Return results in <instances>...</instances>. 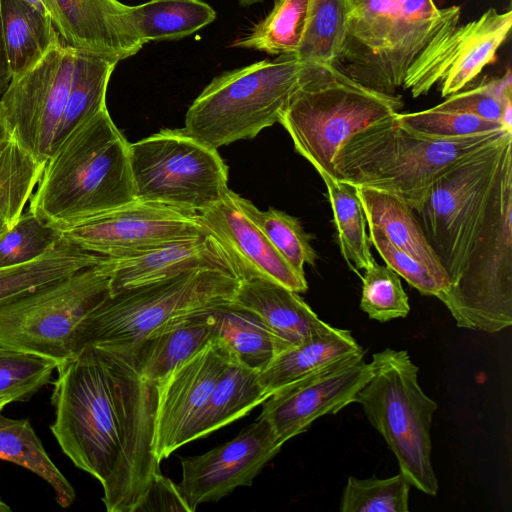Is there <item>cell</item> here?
Listing matches in <instances>:
<instances>
[{
    "instance_id": "21",
    "label": "cell",
    "mask_w": 512,
    "mask_h": 512,
    "mask_svg": "<svg viewBox=\"0 0 512 512\" xmlns=\"http://www.w3.org/2000/svg\"><path fill=\"white\" fill-rule=\"evenodd\" d=\"M298 294L274 281L254 276L240 280L232 302L255 314L284 351L328 326Z\"/></svg>"
},
{
    "instance_id": "45",
    "label": "cell",
    "mask_w": 512,
    "mask_h": 512,
    "mask_svg": "<svg viewBox=\"0 0 512 512\" xmlns=\"http://www.w3.org/2000/svg\"><path fill=\"white\" fill-rule=\"evenodd\" d=\"M186 511L191 512L179 488L159 474L137 511Z\"/></svg>"
},
{
    "instance_id": "28",
    "label": "cell",
    "mask_w": 512,
    "mask_h": 512,
    "mask_svg": "<svg viewBox=\"0 0 512 512\" xmlns=\"http://www.w3.org/2000/svg\"><path fill=\"white\" fill-rule=\"evenodd\" d=\"M12 78L34 66L59 38L49 16L23 0H0Z\"/></svg>"
},
{
    "instance_id": "39",
    "label": "cell",
    "mask_w": 512,
    "mask_h": 512,
    "mask_svg": "<svg viewBox=\"0 0 512 512\" xmlns=\"http://www.w3.org/2000/svg\"><path fill=\"white\" fill-rule=\"evenodd\" d=\"M436 110L473 114L501 123L512 131V75L508 67L500 78L482 82L465 91L447 97L433 107Z\"/></svg>"
},
{
    "instance_id": "30",
    "label": "cell",
    "mask_w": 512,
    "mask_h": 512,
    "mask_svg": "<svg viewBox=\"0 0 512 512\" xmlns=\"http://www.w3.org/2000/svg\"><path fill=\"white\" fill-rule=\"evenodd\" d=\"M117 63L108 58L75 51L70 90L55 148L81 124L107 107L108 83Z\"/></svg>"
},
{
    "instance_id": "25",
    "label": "cell",
    "mask_w": 512,
    "mask_h": 512,
    "mask_svg": "<svg viewBox=\"0 0 512 512\" xmlns=\"http://www.w3.org/2000/svg\"><path fill=\"white\" fill-rule=\"evenodd\" d=\"M355 187L367 224L377 227L394 246L420 260L449 286L447 274L410 206L390 192Z\"/></svg>"
},
{
    "instance_id": "35",
    "label": "cell",
    "mask_w": 512,
    "mask_h": 512,
    "mask_svg": "<svg viewBox=\"0 0 512 512\" xmlns=\"http://www.w3.org/2000/svg\"><path fill=\"white\" fill-rule=\"evenodd\" d=\"M308 0H275L270 13L232 46L279 56L295 54L304 32Z\"/></svg>"
},
{
    "instance_id": "1",
    "label": "cell",
    "mask_w": 512,
    "mask_h": 512,
    "mask_svg": "<svg viewBox=\"0 0 512 512\" xmlns=\"http://www.w3.org/2000/svg\"><path fill=\"white\" fill-rule=\"evenodd\" d=\"M129 145L107 107L99 111L47 159L29 210L65 230L135 200Z\"/></svg>"
},
{
    "instance_id": "34",
    "label": "cell",
    "mask_w": 512,
    "mask_h": 512,
    "mask_svg": "<svg viewBox=\"0 0 512 512\" xmlns=\"http://www.w3.org/2000/svg\"><path fill=\"white\" fill-rule=\"evenodd\" d=\"M328 192L342 256L350 267L366 269L375 263L366 232V217L355 186L321 176Z\"/></svg>"
},
{
    "instance_id": "24",
    "label": "cell",
    "mask_w": 512,
    "mask_h": 512,
    "mask_svg": "<svg viewBox=\"0 0 512 512\" xmlns=\"http://www.w3.org/2000/svg\"><path fill=\"white\" fill-rule=\"evenodd\" d=\"M363 352L366 351L349 330L328 324L317 334L280 352L259 373V380L270 396L288 384Z\"/></svg>"
},
{
    "instance_id": "8",
    "label": "cell",
    "mask_w": 512,
    "mask_h": 512,
    "mask_svg": "<svg viewBox=\"0 0 512 512\" xmlns=\"http://www.w3.org/2000/svg\"><path fill=\"white\" fill-rule=\"evenodd\" d=\"M512 132L455 162L413 211L439 258L449 286L459 279L478 238Z\"/></svg>"
},
{
    "instance_id": "6",
    "label": "cell",
    "mask_w": 512,
    "mask_h": 512,
    "mask_svg": "<svg viewBox=\"0 0 512 512\" xmlns=\"http://www.w3.org/2000/svg\"><path fill=\"white\" fill-rule=\"evenodd\" d=\"M371 364L372 375L355 402L386 441L410 485L435 496L430 428L437 404L421 389L419 368L406 351L386 348L373 354Z\"/></svg>"
},
{
    "instance_id": "32",
    "label": "cell",
    "mask_w": 512,
    "mask_h": 512,
    "mask_svg": "<svg viewBox=\"0 0 512 512\" xmlns=\"http://www.w3.org/2000/svg\"><path fill=\"white\" fill-rule=\"evenodd\" d=\"M132 9L145 44L183 39L211 24L217 16L202 0H149Z\"/></svg>"
},
{
    "instance_id": "44",
    "label": "cell",
    "mask_w": 512,
    "mask_h": 512,
    "mask_svg": "<svg viewBox=\"0 0 512 512\" xmlns=\"http://www.w3.org/2000/svg\"><path fill=\"white\" fill-rule=\"evenodd\" d=\"M370 243L391 269L404 278L422 295L439 298L448 283L433 273L424 263L394 246L375 226L368 225Z\"/></svg>"
},
{
    "instance_id": "2",
    "label": "cell",
    "mask_w": 512,
    "mask_h": 512,
    "mask_svg": "<svg viewBox=\"0 0 512 512\" xmlns=\"http://www.w3.org/2000/svg\"><path fill=\"white\" fill-rule=\"evenodd\" d=\"M393 115L354 134L335 160L336 179L390 192L415 211L435 179L455 162L499 139L507 130L434 140L418 136Z\"/></svg>"
},
{
    "instance_id": "37",
    "label": "cell",
    "mask_w": 512,
    "mask_h": 512,
    "mask_svg": "<svg viewBox=\"0 0 512 512\" xmlns=\"http://www.w3.org/2000/svg\"><path fill=\"white\" fill-rule=\"evenodd\" d=\"M244 207L283 258L298 273L305 275L304 265L313 266L317 255L311 245L313 237L303 229L300 221L273 207L259 210L245 198Z\"/></svg>"
},
{
    "instance_id": "43",
    "label": "cell",
    "mask_w": 512,
    "mask_h": 512,
    "mask_svg": "<svg viewBox=\"0 0 512 512\" xmlns=\"http://www.w3.org/2000/svg\"><path fill=\"white\" fill-rule=\"evenodd\" d=\"M59 362L0 346V395L26 401L51 379Z\"/></svg>"
},
{
    "instance_id": "23",
    "label": "cell",
    "mask_w": 512,
    "mask_h": 512,
    "mask_svg": "<svg viewBox=\"0 0 512 512\" xmlns=\"http://www.w3.org/2000/svg\"><path fill=\"white\" fill-rule=\"evenodd\" d=\"M213 309L171 322L134 347L129 353L134 356L141 373L157 383L210 344L214 340Z\"/></svg>"
},
{
    "instance_id": "42",
    "label": "cell",
    "mask_w": 512,
    "mask_h": 512,
    "mask_svg": "<svg viewBox=\"0 0 512 512\" xmlns=\"http://www.w3.org/2000/svg\"><path fill=\"white\" fill-rule=\"evenodd\" d=\"M61 239V230L45 224L28 209L0 236V268L32 261Z\"/></svg>"
},
{
    "instance_id": "19",
    "label": "cell",
    "mask_w": 512,
    "mask_h": 512,
    "mask_svg": "<svg viewBox=\"0 0 512 512\" xmlns=\"http://www.w3.org/2000/svg\"><path fill=\"white\" fill-rule=\"evenodd\" d=\"M460 15L459 6L438 8L433 0H394L392 24L369 89L396 94L417 59L458 26Z\"/></svg>"
},
{
    "instance_id": "31",
    "label": "cell",
    "mask_w": 512,
    "mask_h": 512,
    "mask_svg": "<svg viewBox=\"0 0 512 512\" xmlns=\"http://www.w3.org/2000/svg\"><path fill=\"white\" fill-rule=\"evenodd\" d=\"M0 459L25 467L45 480L61 507L73 504V486L50 459L28 419L8 418L0 411Z\"/></svg>"
},
{
    "instance_id": "52",
    "label": "cell",
    "mask_w": 512,
    "mask_h": 512,
    "mask_svg": "<svg viewBox=\"0 0 512 512\" xmlns=\"http://www.w3.org/2000/svg\"><path fill=\"white\" fill-rule=\"evenodd\" d=\"M6 130L4 129V127L0 124V139L6 135Z\"/></svg>"
},
{
    "instance_id": "7",
    "label": "cell",
    "mask_w": 512,
    "mask_h": 512,
    "mask_svg": "<svg viewBox=\"0 0 512 512\" xmlns=\"http://www.w3.org/2000/svg\"><path fill=\"white\" fill-rule=\"evenodd\" d=\"M438 299L460 328L496 333L512 324V145L463 271Z\"/></svg>"
},
{
    "instance_id": "15",
    "label": "cell",
    "mask_w": 512,
    "mask_h": 512,
    "mask_svg": "<svg viewBox=\"0 0 512 512\" xmlns=\"http://www.w3.org/2000/svg\"><path fill=\"white\" fill-rule=\"evenodd\" d=\"M271 426L262 417L233 439L208 452L181 459L178 488L191 512L206 502H216L241 486H250L280 451Z\"/></svg>"
},
{
    "instance_id": "50",
    "label": "cell",
    "mask_w": 512,
    "mask_h": 512,
    "mask_svg": "<svg viewBox=\"0 0 512 512\" xmlns=\"http://www.w3.org/2000/svg\"><path fill=\"white\" fill-rule=\"evenodd\" d=\"M265 0H237L240 6L249 7L251 5L264 2ZM275 1V0H274Z\"/></svg>"
},
{
    "instance_id": "16",
    "label": "cell",
    "mask_w": 512,
    "mask_h": 512,
    "mask_svg": "<svg viewBox=\"0 0 512 512\" xmlns=\"http://www.w3.org/2000/svg\"><path fill=\"white\" fill-rule=\"evenodd\" d=\"M231 358L216 339L156 383L154 451L161 462L190 442L191 431Z\"/></svg>"
},
{
    "instance_id": "3",
    "label": "cell",
    "mask_w": 512,
    "mask_h": 512,
    "mask_svg": "<svg viewBox=\"0 0 512 512\" xmlns=\"http://www.w3.org/2000/svg\"><path fill=\"white\" fill-rule=\"evenodd\" d=\"M240 280L203 268L108 294L79 324L73 355L87 344L130 352L171 322L231 303Z\"/></svg>"
},
{
    "instance_id": "36",
    "label": "cell",
    "mask_w": 512,
    "mask_h": 512,
    "mask_svg": "<svg viewBox=\"0 0 512 512\" xmlns=\"http://www.w3.org/2000/svg\"><path fill=\"white\" fill-rule=\"evenodd\" d=\"M44 164L8 133L0 139V213L10 226L30 201Z\"/></svg>"
},
{
    "instance_id": "4",
    "label": "cell",
    "mask_w": 512,
    "mask_h": 512,
    "mask_svg": "<svg viewBox=\"0 0 512 512\" xmlns=\"http://www.w3.org/2000/svg\"><path fill=\"white\" fill-rule=\"evenodd\" d=\"M402 107L399 95L371 90L336 66L306 64L303 80L278 123L320 176L336 179L335 160L350 137L400 113Z\"/></svg>"
},
{
    "instance_id": "49",
    "label": "cell",
    "mask_w": 512,
    "mask_h": 512,
    "mask_svg": "<svg viewBox=\"0 0 512 512\" xmlns=\"http://www.w3.org/2000/svg\"><path fill=\"white\" fill-rule=\"evenodd\" d=\"M10 227L11 226L7 219L0 213V236Z\"/></svg>"
},
{
    "instance_id": "38",
    "label": "cell",
    "mask_w": 512,
    "mask_h": 512,
    "mask_svg": "<svg viewBox=\"0 0 512 512\" xmlns=\"http://www.w3.org/2000/svg\"><path fill=\"white\" fill-rule=\"evenodd\" d=\"M410 483L402 473L389 478L350 476L343 489L341 512H407Z\"/></svg>"
},
{
    "instance_id": "9",
    "label": "cell",
    "mask_w": 512,
    "mask_h": 512,
    "mask_svg": "<svg viewBox=\"0 0 512 512\" xmlns=\"http://www.w3.org/2000/svg\"><path fill=\"white\" fill-rule=\"evenodd\" d=\"M113 260L0 302V346L53 359L73 356L76 330L109 294Z\"/></svg>"
},
{
    "instance_id": "51",
    "label": "cell",
    "mask_w": 512,
    "mask_h": 512,
    "mask_svg": "<svg viewBox=\"0 0 512 512\" xmlns=\"http://www.w3.org/2000/svg\"><path fill=\"white\" fill-rule=\"evenodd\" d=\"M11 511L10 506L0 498V512Z\"/></svg>"
},
{
    "instance_id": "20",
    "label": "cell",
    "mask_w": 512,
    "mask_h": 512,
    "mask_svg": "<svg viewBox=\"0 0 512 512\" xmlns=\"http://www.w3.org/2000/svg\"><path fill=\"white\" fill-rule=\"evenodd\" d=\"M112 260L109 294L195 269L215 268L238 275L229 255L210 234L177 239L141 254Z\"/></svg>"
},
{
    "instance_id": "47",
    "label": "cell",
    "mask_w": 512,
    "mask_h": 512,
    "mask_svg": "<svg viewBox=\"0 0 512 512\" xmlns=\"http://www.w3.org/2000/svg\"><path fill=\"white\" fill-rule=\"evenodd\" d=\"M23 1L26 2L27 4H29L30 6L34 7L38 11H40L42 14L48 16V13H47V10H46L43 0H23Z\"/></svg>"
},
{
    "instance_id": "41",
    "label": "cell",
    "mask_w": 512,
    "mask_h": 512,
    "mask_svg": "<svg viewBox=\"0 0 512 512\" xmlns=\"http://www.w3.org/2000/svg\"><path fill=\"white\" fill-rule=\"evenodd\" d=\"M360 308L372 320L387 322L410 312L409 300L399 275L376 261L362 277Z\"/></svg>"
},
{
    "instance_id": "10",
    "label": "cell",
    "mask_w": 512,
    "mask_h": 512,
    "mask_svg": "<svg viewBox=\"0 0 512 512\" xmlns=\"http://www.w3.org/2000/svg\"><path fill=\"white\" fill-rule=\"evenodd\" d=\"M137 200L197 213L229 189L228 167L183 129H163L129 145Z\"/></svg>"
},
{
    "instance_id": "13",
    "label": "cell",
    "mask_w": 512,
    "mask_h": 512,
    "mask_svg": "<svg viewBox=\"0 0 512 512\" xmlns=\"http://www.w3.org/2000/svg\"><path fill=\"white\" fill-rule=\"evenodd\" d=\"M512 27V11L490 8L476 20L457 26L434 42L407 72L402 88L412 97L426 95L441 82V96L462 91L497 60Z\"/></svg>"
},
{
    "instance_id": "48",
    "label": "cell",
    "mask_w": 512,
    "mask_h": 512,
    "mask_svg": "<svg viewBox=\"0 0 512 512\" xmlns=\"http://www.w3.org/2000/svg\"><path fill=\"white\" fill-rule=\"evenodd\" d=\"M17 401L15 396L7 394L0 395V411L9 403Z\"/></svg>"
},
{
    "instance_id": "11",
    "label": "cell",
    "mask_w": 512,
    "mask_h": 512,
    "mask_svg": "<svg viewBox=\"0 0 512 512\" xmlns=\"http://www.w3.org/2000/svg\"><path fill=\"white\" fill-rule=\"evenodd\" d=\"M74 61L75 50L59 36L34 66L12 78L0 99V124L41 162L55 149Z\"/></svg>"
},
{
    "instance_id": "33",
    "label": "cell",
    "mask_w": 512,
    "mask_h": 512,
    "mask_svg": "<svg viewBox=\"0 0 512 512\" xmlns=\"http://www.w3.org/2000/svg\"><path fill=\"white\" fill-rule=\"evenodd\" d=\"M347 0H308L300 45L294 54L309 65L335 66L345 39Z\"/></svg>"
},
{
    "instance_id": "12",
    "label": "cell",
    "mask_w": 512,
    "mask_h": 512,
    "mask_svg": "<svg viewBox=\"0 0 512 512\" xmlns=\"http://www.w3.org/2000/svg\"><path fill=\"white\" fill-rule=\"evenodd\" d=\"M61 234L87 252L121 259L209 232L196 213L135 199L61 230Z\"/></svg>"
},
{
    "instance_id": "5",
    "label": "cell",
    "mask_w": 512,
    "mask_h": 512,
    "mask_svg": "<svg viewBox=\"0 0 512 512\" xmlns=\"http://www.w3.org/2000/svg\"><path fill=\"white\" fill-rule=\"evenodd\" d=\"M305 69L294 54H286L225 71L194 99L182 129L214 149L253 139L279 122Z\"/></svg>"
},
{
    "instance_id": "22",
    "label": "cell",
    "mask_w": 512,
    "mask_h": 512,
    "mask_svg": "<svg viewBox=\"0 0 512 512\" xmlns=\"http://www.w3.org/2000/svg\"><path fill=\"white\" fill-rule=\"evenodd\" d=\"M345 39L336 67L369 88L392 24L394 0H347Z\"/></svg>"
},
{
    "instance_id": "17",
    "label": "cell",
    "mask_w": 512,
    "mask_h": 512,
    "mask_svg": "<svg viewBox=\"0 0 512 512\" xmlns=\"http://www.w3.org/2000/svg\"><path fill=\"white\" fill-rule=\"evenodd\" d=\"M201 225L231 258L240 279L262 277L297 293L308 290L298 273L277 251L244 207V198L228 189L211 206L196 213Z\"/></svg>"
},
{
    "instance_id": "46",
    "label": "cell",
    "mask_w": 512,
    "mask_h": 512,
    "mask_svg": "<svg viewBox=\"0 0 512 512\" xmlns=\"http://www.w3.org/2000/svg\"><path fill=\"white\" fill-rule=\"evenodd\" d=\"M12 80L6 44L3 34L2 19L0 13V99L8 89Z\"/></svg>"
},
{
    "instance_id": "29",
    "label": "cell",
    "mask_w": 512,
    "mask_h": 512,
    "mask_svg": "<svg viewBox=\"0 0 512 512\" xmlns=\"http://www.w3.org/2000/svg\"><path fill=\"white\" fill-rule=\"evenodd\" d=\"M106 259L62 238L52 249L32 261L0 268V302L98 265Z\"/></svg>"
},
{
    "instance_id": "18",
    "label": "cell",
    "mask_w": 512,
    "mask_h": 512,
    "mask_svg": "<svg viewBox=\"0 0 512 512\" xmlns=\"http://www.w3.org/2000/svg\"><path fill=\"white\" fill-rule=\"evenodd\" d=\"M54 29L77 52L119 62L145 45L132 6L119 0H43Z\"/></svg>"
},
{
    "instance_id": "40",
    "label": "cell",
    "mask_w": 512,
    "mask_h": 512,
    "mask_svg": "<svg viewBox=\"0 0 512 512\" xmlns=\"http://www.w3.org/2000/svg\"><path fill=\"white\" fill-rule=\"evenodd\" d=\"M396 119L410 132L434 140H451L482 133L507 130L501 123L483 119L469 113L427 110L398 113Z\"/></svg>"
},
{
    "instance_id": "26",
    "label": "cell",
    "mask_w": 512,
    "mask_h": 512,
    "mask_svg": "<svg viewBox=\"0 0 512 512\" xmlns=\"http://www.w3.org/2000/svg\"><path fill=\"white\" fill-rule=\"evenodd\" d=\"M259 373L231 359L191 431L190 442L245 416L263 403L269 395L260 383Z\"/></svg>"
},
{
    "instance_id": "27",
    "label": "cell",
    "mask_w": 512,
    "mask_h": 512,
    "mask_svg": "<svg viewBox=\"0 0 512 512\" xmlns=\"http://www.w3.org/2000/svg\"><path fill=\"white\" fill-rule=\"evenodd\" d=\"M212 315L214 339L226 348L232 360L261 372L282 351L264 323L233 302L214 308Z\"/></svg>"
},
{
    "instance_id": "14",
    "label": "cell",
    "mask_w": 512,
    "mask_h": 512,
    "mask_svg": "<svg viewBox=\"0 0 512 512\" xmlns=\"http://www.w3.org/2000/svg\"><path fill=\"white\" fill-rule=\"evenodd\" d=\"M366 352L341 360L288 384L264 402L260 417L271 426L282 445L305 432L325 415L336 414L349 404L372 375Z\"/></svg>"
}]
</instances>
